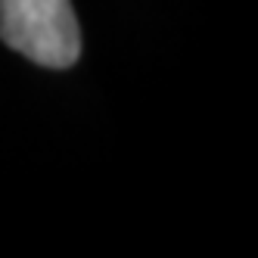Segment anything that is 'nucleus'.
<instances>
[{
	"label": "nucleus",
	"instance_id": "nucleus-1",
	"mask_svg": "<svg viewBox=\"0 0 258 258\" xmlns=\"http://www.w3.org/2000/svg\"><path fill=\"white\" fill-rule=\"evenodd\" d=\"M0 41L44 69H72L81 56L72 0H0Z\"/></svg>",
	"mask_w": 258,
	"mask_h": 258
}]
</instances>
